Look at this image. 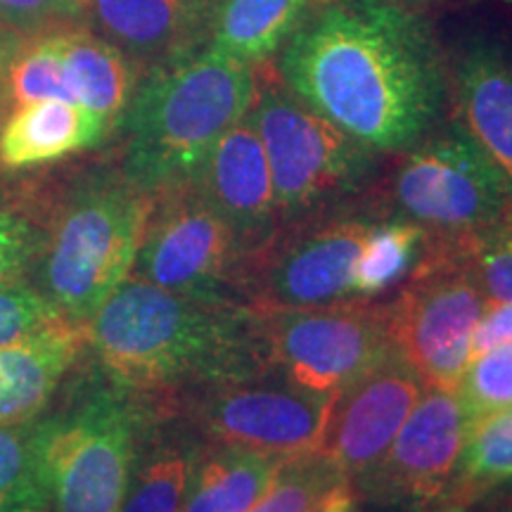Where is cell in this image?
I'll return each mask as SVG.
<instances>
[{
  "mask_svg": "<svg viewBox=\"0 0 512 512\" xmlns=\"http://www.w3.org/2000/svg\"><path fill=\"white\" fill-rule=\"evenodd\" d=\"M278 79L377 155L434 133L448 105V57L418 12L389 0L316 5L278 55Z\"/></svg>",
  "mask_w": 512,
  "mask_h": 512,
  "instance_id": "obj_1",
  "label": "cell"
},
{
  "mask_svg": "<svg viewBox=\"0 0 512 512\" xmlns=\"http://www.w3.org/2000/svg\"><path fill=\"white\" fill-rule=\"evenodd\" d=\"M88 354L107 380L176 406L211 384L268 373L259 313L128 278L88 323Z\"/></svg>",
  "mask_w": 512,
  "mask_h": 512,
  "instance_id": "obj_2",
  "label": "cell"
},
{
  "mask_svg": "<svg viewBox=\"0 0 512 512\" xmlns=\"http://www.w3.org/2000/svg\"><path fill=\"white\" fill-rule=\"evenodd\" d=\"M259 67L200 46L140 76L119 121L121 171L140 190L190 183L204 157L252 107Z\"/></svg>",
  "mask_w": 512,
  "mask_h": 512,
  "instance_id": "obj_3",
  "label": "cell"
},
{
  "mask_svg": "<svg viewBox=\"0 0 512 512\" xmlns=\"http://www.w3.org/2000/svg\"><path fill=\"white\" fill-rule=\"evenodd\" d=\"M155 197L100 164L43 197V238L27 280L72 323L88 325L131 275Z\"/></svg>",
  "mask_w": 512,
  "mask_h": 512,
  "instance_id": "obj_4",
  "label": "cell"
},
{
  "mask_svg": "<svg viewBox=\"0 0 512 512\" xmlns=\"http://www.w3.org/2000/svg\"><path fill=\"white\" fill-rule=\"evenodd\" d=\"M60 408L34 420L46 512H119L159 401L83 375Z\"/></svg>",
  "mask_w": 512,
  "mask_h": 512,
  "instance_id": "obj_5",
  "label": "cell"
},
{
  "mask_svg": "<svg viewBox=\"0 0 512 512\" xmlns=\"http://www.w3.org/2000/svg\"><path fill=\"white\" fill-rule=\"evenodd\" d=\"M249 119L271 169L280 226L368 202L380 155L287 91L278 76L259 74Z\"/></svg>",
  "mask_w": 512,
  "mask_h": 512,
  "instance_id": "obj_6",
  "label": "cell"
},
{
  "mask_svg": "<svg viewBox=\"0 0 512 512\" xmlns=\"http://www.w3.org/2000/svg\"><path fill=\"white\" fill-rule=\"evenodd\" d=\"M396 157L392 171L377 178L368 202L382 219L420 226L427 240H470L512 211L508 183L451 124Z\"/></svg>",
  "mask_w": 512,
  "mask_h": 512,
  "instance_id": "obj_7",
  "label": "cell"
},
{
  "mask_svg": "<svg viewBox=\"0 0 512 512\" xmlns=\"http://www.w3.org/2000/svg\"><path fill=\"white\" fill-rule=\"evenodd\" d=\"M259 325L268 373L328 399L396 354L382 297L264 311Z\"/></svg>",
  "mask_w": 512,
  "mask_h": 512,
  "instance_id": "obj_8",
  "label": "cell"
},
{
  "mask_svg": "<svg viewBox=\"0 0 512 512\" xmlns=\"http://www.w3.org/2000/svg\"><path fill=\"white\" fill-rule=\"evenodd\" d=\"M394 347L425 387L456 392L472 361L486 297L456 256L422 247L408 278L384 297Z\"/></svg>",
  "mask_w": 512,
  "mask_h": 512,
  "instance_id": "obj_9",
  "label": "cell"
},
{
  "mask_svg": "<svg viewBox=\"0 0 512 512\" xmlns=\"http://www.w3.org/2000/svg\"><path fill=\"white\" fill-rule=\"evenodd\" d=\"M382 216L370 202L285 223L247 259L249 309H313L356 299L354 268L363 240Z\"/></svg>",
  "mask_w": 512,
  "mask_h": 512,
  "instance_id": "obj_10",
  "label": "cell"
},
{
  "mask_svg": "<svg viewBox=\"0 0 512 512\" xmlns=\"http://www.w3.org/2000/svg\"><path fill=\"white\" fill-rule=\"evenodd\" d=\"M245 271L240 238L192 181L155 195L133 278L188 297L245 304Z\"/></svg>",
  "mask_w": 512,
  "mask_h": 512,
  "instance_id": "obj_11",
  "label": "cell"
},
{
  "mask_svg": "<svg viewBox=\"0 0 512 512\" xmlns=\"http://www.w3.org/2000/svg\"><path fill=\"white\" fill-rule=\"evenodd\" d=\"M330 403L328 396L304 392L264 373L211 384L183 396L174 408L207 444L292 458L316 451Z\"/></svg>",
  "mask_w": 512,
  "mask_h": 512,
  "instance_id": "obj_12",
  "label": "cell"
},
{
  "mask_svg": "<svg viewBox=\"0 0 512 512\" xmlns=\"http://www.w3.org/2000/svg\"><path fill=\"white\" fill-rule=\"evenodd\" d=\"M467 415L456 392L427 387L387 453L351 479L358 503L427 512L446 503L467 434Z\"/></svg>",
  "mask_w": 512,
  "mask_h": 512,
  "instance_id": "obj_13",
  "label": "cell"
},
{
  "mask_svg": "<svg viewBox=\"0 0 512 512\" xmlns=\"http://www.w3.org/2000/svg\"><path fill=\"white\" fill-rule=\"evenodd\" d=\"M425 389L399 351L384 358L332 399L316 453L351 482L387 453Z\"/></svg>",
  "mask_w": 512,
  "mask_h": 512,
  "instance_id": "obj_14",
  "label": "cell"
},
{
  "mask_svg": "<svg viewBox=\"0 0 512 512\" xmlns=\"http://www.w3.org/2000/svg\"><path fill=\"white\" fill-rule=\"evenodd\" d=\"M453 128L496 166L512 192V50L496 38H467L448 60Z\"/></svg>",
  "mask_w": 512,
  "mask_h": 512,
  "instance_id": "obj_15",
  "label": "cell"
},
{
  "mask_svg": "<svg viewBox=\"0 0 512 512\" xmlns=\"http://www.w3.org/2000/svg\"><path fill=\"white\" fill-rule=\"evenodd\" d=\"M192 185L235 230L247 259L280 226L271 169L249 112L216 140Z\"/></svg>",
  "mask_w": 512,
  "mask_h": 512,
  "instance_id": "obj_16",
  "label": "cell"
},
{
  "mask_svg": "<svg viewBox=\"0 0 512 512\" xmlns=\"http://www.w3.org/2000/svg\"><path fill=\"white\" fill-rule=\"evenodd\" d=\"M88 354V325L55 318L0 347V427L34 422Z\"/></svg>",
  "mask_w": 512,
  "mask_h": 512,
  "instance_id": "obj_17",
  "label": "cell"
},
{
  "mask_svg": "<svg viewBox=\"0 0 512 512\" xmlns=\"http://www.w3.org/2000/svg\"><path fill=\"white\" fill-rule=\"evenodd\" d=\"M102 38L140 64L143 74L204 46L211 0H86Z\"/></svg>",
  "mask_w": 512,
  "mask_h": 512,
  "instance_id": "obj_18",
  "label": "cell"
},
{
  "mask_svg": "<svg viewBox=\"0 0 512 512\" xmlns=\"http://www.w3.org/2000/svg\"><path fill=\"white\" fill-rule=\"evenodd\" d=\"M204 444L176 408L159 403L119 512H183Z\"/></svg>",
  "mask_w": 512,
  "mask_h": 512,
  "instance_id": "obj_19",
  "label": "cell"
},
{
  "mask_svg": "<svg viewBox=\"0 0 512 512\" xmlns=\"http://www.w3.org/2000/svg\"><path fill=\"white\" fill-rule=\"evenodd\" d=\"M114 128L64 100H36L12 105L0 119V169L22 171L31 166L60 162L76 152L105 143Z\"/></svg>",
  "mask_w": 512,
  "mask_h": 512,
  "instance_id": "obj_20",
  "label": "cell"
},
{
  "mask_svg": "<svg viewBox=\"0 0 512 512\" xmlns=\"http://www.w3.org/2000/svg\"><path fill=\"white\" fill-rule=\"evenodd\" d=\"M57 38L72 100L105 119L117 133L119 121L143 76L140 64L86 24L72 22L57 27Z\"/></svg>",
  "mask_w": 512,
  "mask_h": 512,
  "instance_id": "obj_21",
  "label": "cell"
},
{
  "mask_svg": "<svg viewBox=\"0 0 512 512\" xmlns=\"http://www.w3.org/2000/svg\"><path fill=\"white\" fill-rule=\"evenodd\" d=\"M313 8V0H211L204 46L261 67L283 50Z\"/></svg>",
  "mask_w": 512,
  "mask_h": 512,
  "instance_id": "obj_22",
  "label": "cell"
},
{
  "mask_svg": "<svg viewBox=\"0 0 512 512\" xmlns=\"http://www.w3.org/2000/svg\"><path fill=\"white\" fill-rule=\"evenodd\" d=\"M287 460L249 448L204 444L183 512H247Z\"/></svg>",
  "mask_w": 512,
  "mask_h": 512,
  "instance_id": "obj_23",
  "label": "cell"
},
{
  "mask_svg": "<svg viewBox=\"0 0 512 512\" xmlns=\"http://www.w3.org/2000/svg\"><path fill=\"white\" fill-rule=\"evenodd\" d=\"M512 479V408L470 420L444 505L470 508Z\"/></svg>",
  "mask_w": 512,
  "mask_h": 512,
  "instance_id": "obj_24",
  "label": "cell"
},
{
  "mask_svg": "<svg viewBox=\"0 0 512 512\" xmlns=\"http://www.w3.org/2000/svg\"><path fill=\"white\" fill-rule=\"evenodd\" d=\"M425 247V230L401 219H380L363 240L354 268V292L358 299H380L394 292Z\"/></svg>",
  "mask_w": 512,
  "mask_h": 512,
  "instance_id": "obj_25",
  "label": "cell"
},
{
  "mask_svg": "<svg viewBox=\"0 0 512 512\" xmlns=\"http://www.w3.org/2000/svg\"><path fill=\"white\" fill-rule=\"evenodd\" d=\"M349 479L320 453L292 456L268 486L264 496L247 512H313Z\"/></svg>",
  "mask_w": 512,
  "mask_h": 512,
  "instance_id": "obj_26",
  "label": "cell"
},
{
  "mask_svg": "<svg viewBox=\"0 0 512 512\" xmlns=\"http://www.w3.org/2000/svg\"><path fill=\"white\" fill-rule=\"evenodd\" d=\"M36 100L74 102L57 27L43 34L27 36L19 43L10 64V105ZM76 105V102H74Z\"/></svg>",
  "mask_w": 512,
  "mask_h": 512,
  "instance_id": "obj_27",
  "label": "cell"
},
{
  "mask_svg": "<svg viewBox=\"0 0 512 512\" xmlns=\"http://www.w3.org/2000/svg\"><path fill=\"white\" fill-rule=\"evenodd\" d=\"M0 512H46L34 422L0 427Z\"/></svg>",
  "mask_w": 512,
  "mask_h": 512,
  "instance_id": "obj_28",
  "label": "cell"
},
{
  "mask_svg": "<svg viewBox=\"0 0 512 512\" xmlns=\"http://www.w3.org/2000/svg\"><path fill=\"white\" fill-rule=\"evenodd\" d=\"M456 252L470 268L486 302H512V211L496 226L458 242Z\"/></svg>",
  "mask_w": 512,
  "mask_h": 512,
  "instance_id": "obj_29",
  "label": "cell"
},
{
  "mask_svg": "<svg viewBox=\"0 0 512 512\" xmlns=\"http://www.w3.org/2000/svg\"><path fill=\"white\" fill-rule=\"evenodd\" d=\"M456 394L467 420L512 408V339L472 358Z\"/></svg>",
  "mask_w": 512,
  "mask_h": 512,
  "instance_id": "obj_30",
  "label": "cell"
},
{
  "mask_svg": "<svg viewBox=\"0 0 512 512\" xmlns=\"http://www.w3.org/2000/svg\"><path fill=\"white\" fill-rule=\"evenodd\" d=\"M43 238V202L12 200L0 207V285L27 278Z\"/></svg>",
  "mask_w": 512,
  "mask_h": 512,
  "instance_id": "obj_31",
  "label": "cell"
},
{
  "mask_svg": "<svg viewBox=\"0 0 512 512\" xmlns=\"http://www.w3.org/2000/svg\"><path fill=\"white\" fill-rule=\"evenodd\" d=\"M62 318L27 278L0 285V347Z\"/></svg>",
  "mask_w": 512,
  "mask_h": 512,
  "instance_id": "obj_32",
  "label": "cell"
},
{
  "mask_svg": "<svg viewBox=\"0 0 512 512\" xmlns=\"http://www.w3.org/2000/svg\"><path fill=\"white\" fill-rule=\"evenodd\" d=\"M86 0H0V24L19 36H36L79 22Z\"/></svg>",
  "mask_w": 512,
  "mask_h": 512,
  "instance_id": "obj_33",
  "label": "cell"
},
{
  "mask_svg": "<svg viewBox=\"0 0 512 512\" xmlns=\"http://www.w3.org/2000/svg\"><path fill=\"white\" fill-rule=\"evenodd\" d=\"M512 339V302L486 306L472 337V358Z\"/></svg>",
  "mask_w": 512,
  "mask_h": 512,
  "instance_id": "obj_34",
  "label": "cell"
},
{
  "mask_svg": "<svg viewBox=\"0 0 512 512\" xmlns=\"http://www.w3.org/2000/svg\"><path fill=\"white\" fill-rule=\"evenodd\" d=\"M24 36H19L17 31H12L0 24V119L8 114L10 105V64L15 57L19 43Z\"/></svg>",
  "mask_w": 512,
  "mask_h": 512,
  "instance_id": "obj_35",
  "label": "cell"
},
{
  "mask_svg": "<svg viewBox=\"0 0 512 512\" xmlns=\"http://www.w3.org/2000/svg\"><path fill=\"white\" fill-rule=\"evenodd\" d=\"M313 512H363V510L354 494V489H351V482H347L344 486H339L335 494H332L325 503H320Z\"/></svg>",
  "mask_w": 512,
  "mask_h": 512,
  "instance_id": "obj_36",
  "label": "cell"
},
{
  "mask_svg": "<svg viewBox=\"0 0 512 512\" xmlns=\"http://www.w3.org/2000/svg\"><path fill=\"white\" fill-rule=\"evenodd\" d=\"M472 512H512V496L503 491H491L477 503L470 505Z\"/></svg>",
  "mask_w": 512,
  "mask_h": 512,
  "instance_id": "obj_37",
  "label": "cell"
},
{
  "mask_svg": "<svg viewBox=\"0 0 512 512\" xmlns=\"http://www.w3.org/2000/svg\"><path fill=\"white\" fill-rule=\"evenodd\" d=\"M427 512H470V508H463V505H439V508H432Z\"/></svg>",
  "mask_w": 512,
  "mask_h": 512,
  "instance_id": "obj_38",
  "label": "cell"
},
{
  "mask_svg": "<svg viewBox=\"0 0 512 512\" xmlns=\"http://www.w3.org/2000/svg\"><path fill=\"white\" fill-rule=\"evenodd\" d=\"M12 200H15V197L10 195L8 188H5V185H3V181H0V207H5V204L12 202Z\"/></svg>",
  "mask_w": 512,
  "mask_h": 512,
  "instance_id": "obj_39",
  "label": "cell"
},
{
  "mask_svg": "<svg viewBox=\"0 0 512 512\" xmlns=\"http://www.w3.org/2000/svg\"><path fill=\"white\" fill-rule=\"evenodd\" d=\"M389 3L403 5V8H411V5H422V3H434V0H389Z\"/></svg>",
  "mask_w": 512,
  "mask_h": 512,
  "instance_id": "obj_40",
  "label": "cell"
},
{
  "mask_svg": "<svg viewBox=\"0 0 512 512\" xmlns=\"http://www.w3.org/2000/svg\"><path fill=\"white\" fill-rule=\"evenodd\" d=\"M494 491H503V494H510V496H512V479H510V482L501 484V486H498V489H494Z\"/></svg>",
  "mask_w": 512,
  "mask_h": 512,
  "instance_id": "obj_41",
  "label": "cell"
},
{
  "mask_svg": "<svg viewBox=\"0 0 512 512\" xmlns=\"http://www.w3.org/2000/svg\"><path fill=\"white\" fill-rule=\"evenodd\" d=\"M313 3H316V5H323V3H328V0H313Z\"/></svg>",
  "mask_w": 512,
  "mask_h": 512,
  "instance_id": "obj_42",
  "label": "cell"
}]
</instances>
